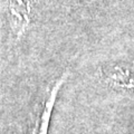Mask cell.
Segmentation results:
<instances>
[{"label": "cell", "instance_id": "obj_1", "mask_svg": "<svg viewBox=\"0 0 134 134\" xmlns=\"http://www.w3.org/2000/svg\"><path fill=\"white\" fill-rule=\"evenodd\" d=\"M67 77H68V72L63 73L54 82L53 85L48 87V90L46 91L43 100H41V103L39 105L38 112H37L35 125L32 127L31 134H47L50 117H52V113L54 110V105H55L58 92L60 91V87L65 83Z\"/></svg>", "mask_w": 134, "mask_h": 134}, {"label": "cell", "instance_id": "obj_2", "mask_svg": "<svg viewBox=\"0 0 134 134\" xmlns=\"http://www.w3.org/2000/svg\"><path fill=\"white\" fill-rule=\"evenodd\" d=\"M34 0H9V16L12 32L17 39L21 37L30 24Z\"/></svg>", "mask_w": 134, "mask_h": 134}, {"label": "cell", "instance_id": "obj_3", "mask_svg": "<svg viewBox=\"0 0 134 134\" xmlns=\"http://www.w3.org/2000/svg\"><path fill=\"white\" fill-rule=\"evenodd\" d=\"M103 78L115 90L131 91L134 88V75L124 66H112L104 69Z\"/></svg>", "mask_w": 134, "mask_h": 134}]
</instances>
